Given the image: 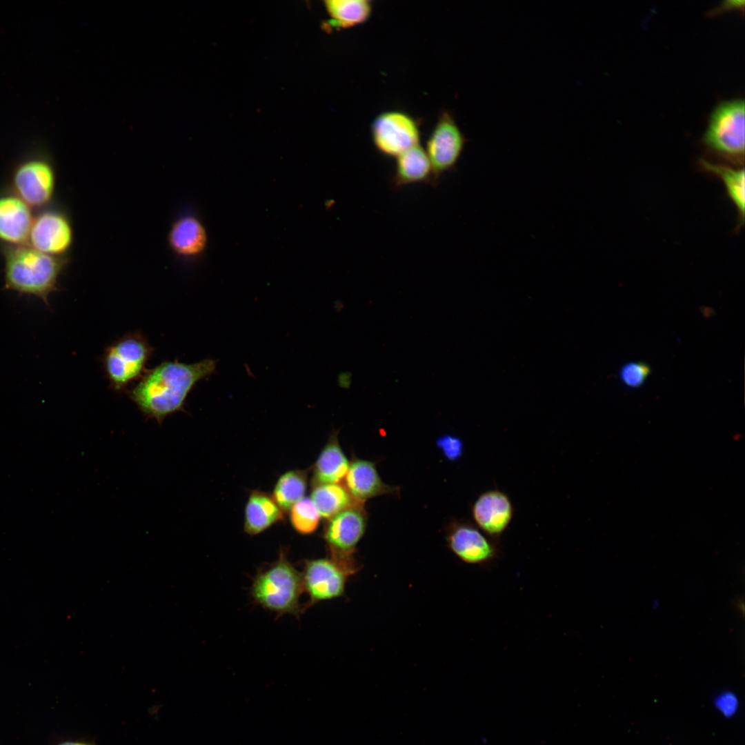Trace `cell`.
Segmentation results:
<instances>
[{
	"label": "cell",
	"mask_w": 745,
	"mask_h": 745,
	"mask_svg": "<svg viewBox=\"0 0 745 745\" xmlns=\"http://www.w3.org/2000/svg\"><path fill=\"white\" fill-rule=\"evenodd\" d=\"M215 368L216 361L210 359L193 364L163 361L146 371L129 396L144 416L161 424L168 415L182 410L194 386Z\"/></svg>",
	"instance_id": "obj_1"
},
{
	"label": "cell",
	"mask_w": 745,
	"mask_h": 745,
	"mask_svg": "<svg viewBox=\"0 0 745 745\" xmlns=\"http://www.w3.org/2000/svg\"><path fill=\"white\" fill-rule=\"evenodd\" d=\"M3 289L34 296L50 306V295L57 290L59 278L68 264L66 257H55L28 244L2 246Z\"/></svg>",
	"instance_id": "obj_2"
},
{
	"label": "cell",
	"mask_w": 745,
	"mask_h": 745,
	"mask_svg": "<svg viewBox=\"0 0 745 745\" xmlns=\"http://www.w3.org/2000/svg\"><path fill=\"white\" fill-rule=\"evenodd\" d=\"M302 592L301 573L290 561L288 551L281 548L275 562L257 570L249 594L254 604L277 618L284 615L299 618L304 613L299 602Z\"/></svg>",
	"instance_id": "obj_3"
},
{
	"label": "cell",
	"mask_w": 745,
	"mask_h": 745,
	"mask_svg": "<svg viewBox=\"0 0 745 745\" xmlns=\"http://www.w3.org/2000/svg\"><path fill=\"white\" fill-rule=\"evenodd\" d=\"M153 352L148 341L137 332L128 334L107 347L103 365L111 388L121 391L139 379L146 372Z\"/></svg>",
	"instance_id": "obj_4"
},
{
	"label": "cell",
	"mask_w": 745,
	"mask_h": 745,
	"mask_svg": "<svg viewBox=\"0 0 745 745\" xmlns=\"http://www.w3.org/2000/svg\"><path fill=\"white\" fill-rule=\"evenodd\" d=\"M10 191L32 209H42L51 202L56 188V172L48 156L34 152L12 168Z\"/></svg>",
	"instance_id": "obj_5"
},
{
	"label": "cell",
	"mask_w": 745,
	"mask_h": 745,
	"mask_svg": "<svg viewBox=\"0 0 745 745\" xmlns=\"http://www.w3.org/2000/svg\"><path fill=\"white\" fill-rule=\"evenodd\" d=\"M367 524L368 515L364 504L357 503L328 519L323 530L329 557L355 574L359 569L355 553L365 534Z\"/></svg>",
	"instance_id": "obj_6"
},
{
	"label": "cell",
	"mask_w": 745,
	"mask_h": 745,
	"mask_svg": "<svg viewBox=\"0 0 745 745\" xmlns=\"http://www.w3.org/2000/svg\"><path fill=\"white\" fill-rule=\"evenodd\" d=\"M703 140L719 155L739 159L744 154V101L732 99L712 112Z\"/></svg>",
	"instance_id": "obj_7"
},
{
	"label": "cell",
	"mask_w": 745,
	"mask_h": 745,
	"mask_svg": "<svg viewBox=\"0 0 745 745\" xmlns=\"http://www.w3.org/2000/svg\"><path fill=\"white\" fill-rule=\"evenodd\" d=\"M446 535L448 548L466 564L490 568L502 557L500 541L490 537L470 522L452 521Z\"/></svg>",
	"instance_id": "obj_8"
},
{
	"label": "cell",
	"mask_w": 745,
	"mask_h": 745,
	"mask_svg": "<svg viewBox=\"0 0 745 745\" xmlns=\"http://www.w3.org/2000/svg\"><path fill=\"white\" fill-rule=\"evenodd\" d=\"M301 573L303 591L309 597L303 604L304 612L320 602L343 597L348 579L354 575L330 557L305 560Z\"/></svg>",
	"instance_id": "obj_9"
},
{
	"label": "cell",
	"mask_w": 745,
	"mask_h": 745,
	"mask_svg": "<svg viewBox=\"0 0 745 745\" xmlns=\"http://www.w3.org/2000/svg\"><path fill=\"white\" fill-rule=\"evenodd\" d=\"M467 142L454 116L443 111L424 148L432 167L433 186L443 175L456 166Z\"/></svg>",
	"instance_id": "obj_10"
},
{
	"label": "cell",
	"mask_w": 745,
	"mask_h": 745,
	"mask_svg": "<svg viewBox=\"0 0 745 745\" xmlns=\"http://www.w3.org/2000/svg\"><path fill=\"white\" fill-rule=\"evenodd\" d=\"M375 148L383 155L396 158L419 145L420 130L417 121L400 110H388L377 115L371 126Z\"/></svg>",
	"instance_id": "obj_11"
},
{
	"label": "cell",
	"mask_w": 745,
	"mask_h": 745,
	"mask_svg": "<svg viewBox=\"0 0 745 745\" xmlns=\"http://www.w3.org/2000/svg\"><path fill=\"white\" fill-rule=\"evenodd\" d=\"M73 241L68 217L61 210L48 206L34 215L28 244L43 253L65 257Z\"/></svg>",
	"instance_id": "obj_12"
},
{
	"label": "cell",
	"mask_w": 745,
	"mask_h": 745,
	"mask_svg": "<svg viewBox=\"0 0 745 745\" xmlns=\"http://www.w3.org/2000/svg\"><path fill=\"white\" fill-rule=\"evenodd\" d=\"M471 513L477 528L490 537L500 541L513 519L514 507L508 495L495 488L479 495Z\"/></svg>",
	"instance_id": "obj_13"
},
{
	"label": "cell",
	"mask_w": 745,
	"mask_h": 745,
	"mask_svg": "<svg viewBox=\"0 0 745 745\" xmlns=\"http://www.w3.org/2000/svg\"><path fill=\"white\" fill-rule=\"evenodd\" d=\"M34 215L32 208L11 191L0 194V243L28 244Z\"/></svg>",
	"instance_id": "obj_14"
},
{
	"label": "cell",
	"mask_w": 745,
	"mask_h": 745,
	"mask_svg": "<svg viewBox=\"0 0 745 745\" xmlns=\"http://www.w3.org/2000/svg\"><path fill=\"white\" fill-rule=\"evenodd\" d=\"M344 486L355 499L359 504L384 495L393 494L398 488L386 484L381 478L375 462L370 460L353 458L344 478Z\"/></svg>",
	"instance_id": "obj_15"
},
{
	"label": "cell",
	"mask_w": 745,
	"mask_h": 745,
	"mask_svg": "<svg viewBox=\"0 0 745 745\" xmlns=\"http://www.w3.org/2000/svg\"><path fill=\"white\" fill-rule=\"evenodd\" d=\"M392 177L393 188L428 183L433 185L432 167L421 146L417 145L398 155Z\"/></svg>",
	"instance_id": "obj_16"
},
{
	"label": "cell",
	"mask_w": 745,
	"mask_h": 745,
	"mask_svg": "<svg viewBox=\"0 0 745 745\" xmlns=\"http://www.w3.org/2000/svg\"><path fill=\"white\" fill-rule=\"evenodd\" d=\"M284 514L272 495L254 490L245 506L244 531L250 536L259 535L283 520Z\"/></svg>",
	"instance_id": "obj_17"
},
{
	"label": "cell",
	"mask_w": 745,
	"mask_h": 745,
	"mask_svg": "<svg viewBox=\"0 0 745 745\" xmlns=\"http://www.w3.org/2000/svg\"><path fill=\"white\" fill-rule=\"evenodd\" d=\"M350 461L343 451L337 433H333L320 452L313 467L312 485L340 483L348 470Z\"/></svg>",
	"instance_id": "obj_18"
},
{
	"label": "cell",
	"mask_w": 745,
	"mask_h": 745,
	"mask_svg": "<svg viewBox=\"0 0 745 745\" xmlns=\"http://www.w3.org/2000/svg\"><path fill=\"white\" fill-rule=\"evenodd\" d=\"M168 241L176 254L190 257L203 251L207 236L204 227L197 219L192 216H185L172 223Z\"/></svg>",
	"instance_id": "obj_19"
},
{
	"label": "cell",
	"mask_w": 745,
	"mask_h": 745,
	"mask_svg": "<svg viewBox=\"0 0 745 745\" xmlns=\"http://www.w3.org/2000/svg\"><path fill=\"white\" fill-rule=\"evenodd\" d=\"M324 6L329 19L326 28H348L368 20L371 14L372 6L368 0H327Z\"/></svg>",
	"instance_id": "obj_20"
},
{
	"label": "cell",
	"mask_w": 745,
	"mask_h": 745,
	"mask_svg": "<svg viewBox=\"0 0 745 745\" xmlns=\"http://www.w3.org/2000/svg\"><path fill=\"white\" fill-rule=\"evenodd\" d=\"M310 499L326 520L357 504L341 483L312 485Z\"/></svg>",
	"instance_id": "obj_21"
},
{
	"label": "cell",
	"mask_w": 745,
	"mask_h": 745,
	"mask_svg": "<svg viewBox=\"0 0 745 745\" xmlns=\"http://www.w3.org/2000/svg\"><path fill=\"white\" fill-rule=\"evenodd\" d=\"M308 485V471L290 470L282 474L273 488L272 497L284 513L288 512L304 497Z\"/></svg>",
	"instance_id": "obj_22"
},
{
	"label": "cell",
	"mask_w": 745,
	"mask_h": 745,
	"mask_svg": "<svg viewBox=\"0 0 745 745\" xmlns=\"http://www.w3.org/2000/svg\"><path fill=\"white\" fill-rule=\"evenodd\" d=\"M701 164L706 170L722 179L725 184L730 199L735 205L742 223L744 221V170L734 169L728 166L714 164L704 160Z\"/></svg>",
	"instance_id": "obj_23"
},
{
	"label": "cell",
	"mask_w": 745,
	"mask_h": 745,
	"mask_svg": "<svg viewBox=\"0 0 745 745\" xmlns=\"http://www.w3.org/2000/svg\"><path fill=\"white\" fill-rule=\"evenodd\" d=\"M288 513L291 525L299 534L310 535L318 528L321 516L310 498L304 497Z\"/></svg>",
	"instance_id": "obj_24"
},
{
	"label": "cell",
	"mask_w": 745,
	"mask_h": 745,
	"mask_svg": "<svg viewBox=\"0 0 745 745\" xmlns=\"http://www.w3.org/2000/svg\"><path fill=\"white\" fill-rule=\"evenodd\" d=\"M650 374V366L642 361H633L624 364L619 370V377L624 386L636 388L642 386Z\"/></svg>",
	"instance_id": "obj_25"
},
{
	"label": "cell",
	"mask_w": 745,
	"mask_h": 745,
	"mask_svg": "<svg viewBox=\"0 0 745 745\" xmlns=\"http://www.w3.org/2000/svg\"><path fill=\"white\" fill-rule=\"evenodd\" d=\"M437 444L445 457L450 461L457 460L462 455L464 445L458 437L444 435L437 440Z\"/></svg>",
	"instance_id": "obj_26"
},
{
	"label": "cell",
	"mask_w": 745,
	"mask_h": 745,
	"mask_svg": "<svg viewBox=\"0 0 745 745\" xmlns=\"http://www.w3.org/2000/svg\"><path fill=\"white\" fill-rule=\"evenodd\" d=\"M715 704L724 715L731 716L737 708V699L733 693L724 692L717 697Z\"/></svg>",
	"instance_id": "obj_27"
},
{
	"label": "cell",
	"mask_w": 745,
	"mask_h": 745,
	"mask_svg": "<svg viewBox=\"0 0 745 745\" xmlns=\"http://www.w3.org/2000/svg\"><path fill=\"white\" fill-rule=\"evenodd\" d=\"M58 745H92V744H91L90 743L84 742L67 741V742H61Z\"/></svg>",
	"instance_id": "obj_28"
}]
</instances>
